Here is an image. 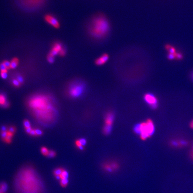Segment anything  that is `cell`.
Segmentation results:
<instances>
[{"label": "cell", "mask_w": 193, "mask_h": 193, "mask_svg": "<svg viewBox=\"0 0 193 193\" xmlns=\"http://www.w3.org/2000/svg\"><path fill=\"white\" fill-rule=\"evenodd\" d=\"M59 55L60 56H65V55L66 54V51L64 48H62L61 50L60 51L59 53Z\"/></svg>", "instance_id": "37"}, {"label": "cell", "mask_w": 193, "mask_h": 193, "mask_svg": "<svg viewBox=\"0 0 193 193\" xmlns=\"http://www.w3.org/2000/svg\"><path fill=\"white\" fill-rule=\"evenodd\" d=\"M6 101V96L3 94H0V105L2 106Z\"/></svg>", "instance_id": "24"}, {"label": "cell", "mask_w": 193, "mask_h": 193, "mask_svg": "<svg viewBox=\"0 0 193 193\" xmlns=\"http://www.w3.org/2000/svg\"><path fill=\"white\" fill-rule=\"evenodd\" d=\"M114 115L111 112H109L106 115L105 117V125L111 126H112V124L114 120Z\"/></svg>", "instance_id": "11"}, {"label": "cell", "mask_w": 193, "mask_h": 193, "mask_svg": "<svg viewBox=\"0 0 193 193\" xmlns=\"http://www.w3.org/2000/svg\"><path fill=\"white\" fill-rule=\"evenodd\" d=\"M0 193H1V192H0Z\"/></svg>", "instance_id": "45"}, {"label": "cell", "mask_w": 193, "mask_h": 193, "mask_svg": "<svg viewBox=\"0 0 193 193\" xmlns=\"http://www.w3.org/2000/svg\"><path fill=\"white\" fill-rule=\"evenodd\" d=\"M1 131H7V128L6 126H3L1 128Z\"/></svg>", "instance_id": "41"}, {"label": "cell", "mask_w": 193, "mask_h": 193, "mask_svg": "<svg viewBox=\"0 0 193 193\" xmlns=\"http://www.w3.org/2000/svg\"><path fill=\"white\" fill-rule=\"evenodd\" d=\"M3 107H4V108H8L10 106V103L9 102H8V101H6V102L2 106Z\"/></svg>", "instance_id": "40"}, {"label": "cell", "mask_w": 193, "mask_h": 193, "mask_svg": "<svg viewBox=\"0 0 193 193\" xmlns=\"http://www.w3.org/2000/svg\"><path fill=\"white\" fill-rule=\"evenodd\" d=\"M1 76L3 79H6L8 77L7 72H1Z\"/></svg>", "instance_id": "34"}, {"label": "cell", "mask_w": 193, "mask_h": 193, "mask_svg": "<svg viewBox=\"0 0 193 193\" xmlns=\"http://www.w3.org/2000/svg\"><path fill=\"white\" fill-rule=\"evenodd\" d=\"M13 135H14L13 134L11 133L8 131V135H7V137L6 138L5 142H6V143H8V144L10 143L11 142Z\"/></svg>", "instance_id": "22"}, {"label": "cell", "mask_w": 193, "mask_h": 193, "mask_svg": "<svg viewBox=\"0 0 193 193\" xmlns=\"http://www.w3.org/2000/svg\"><path fill=\"white\" fill-rule=\"evenodd\" d=\"M190 126L191 128L193 129V120L190 123Z\"/></svg>", "instance_id": "43"}, {"label": "cell", "mask_w": 193, "mask_h": 193, "mask_svg": "<svg viewBox=\"0 0 193 193\" xmlns=\"http://www.w3.org/2000/svg\"><path fill=\"white\" fill-rule=\"evenodd\" d=\"M20 2H22V4H23V6L26 5L25 6L27 8V6H28L29 5V8H31V7H33V8H39L41 4L44 3L45 0H19Z\"/></svg>", "instance_id": "8"}, {"label": "cell", "mask_w": 193, "mask_h": 193, "mask_svg": "<svg viewBox=\"0 0 193 193\" xmlns=\"http://www.w3.org/2000/svg\"><path fill=\"white\" fill-rule=\"evenodd\" d=\"M8 135V131H1V139L5 141L6 138L7 137Z\"/></svg>", "instance_id": "26"}, {"label": "cell", "mask_w": 193, "mask_h": 193, "mask_svg": "<svg viewBox=\"0 0 193 193\" xmlns=\"http://www.w3.org/2000/svg\"><path fill=\"white\" fill-rule=\"evenodd\" d=\"M102 168L107 173H113L119 169V165L116 161L107 162L102 165Z\"/></svg>", "instance_id": "6"}, {"label": "cell", "mask_w": 193, "mask_h": 193, "mask_svg": "<svg viewBox=\"0 0 193 193\" xmlns=\"http://www.w3.org/2000/svg\"><path fill=\"white\" fill-rule=\"evenodd\" d=\"M14 183L18 193H43L44 191L43 182L32 167L21 169L15 177Z\"/></svg>", "instance_id": "1"}, {"label": "cell", "mask_w": 193, "mask_h": 193, "mask_svg": "<svg viewBox=\"0 0 193 193\" xmlns=\"http://www.w3.org/2000/svg\"><path fill=\"white\" fill-rule=\"evenodd\" d=\"M28 104L33 114L39 119L50 121L57 114L56 108L46 96H34L28 101Z\"/></svg>", "instance_id": "2"}, {"label": "cell", "mask_w": 193, "mask_h": 193, "mask_svg": "<svg viewBox=\"0 0 193 193\" xmlns=\"http://www.w3.org/2000/svg\"><path fill=\"white\" fill-rule=\"evenodd\" d=\"M60 185L62 187L65 188L68 186L69 184V179H65L60 180Z\"/></svg>", "instance_id": "21"}, {"label": "cell", "mask_w": 193, "mask_h": 193, "mask_svg": "<svg viewBox=\"0 0 193 193\" xmlns=\"http://www.w3.org/2000/svg\"><path fill=\"white\" fill-rule=\"evenodd\" d=\"M47 61L50 63H53L54 61V56H51V54H49L47 57Z\"/></svg>", "instance_id": "31"}, {"label": "cell", "mask_w": 193, "mask_h": 193, "mask_svg": "<svg viewBox=\"0 0 193 193\" xmlns=\"http://www.w3.org/2000/svg\"><path fill=\"white\" fill-rule=\"evenodd\" d=\"M190 78L191 79V80L193 82V70L191 71V72H190Z\"/></svg>", "instance_id": "42"}, {"label": "cell", "mask_w": 193, "mask_h": 193, "mask_svg": "<svg viewBox=\"0 0 193 193\" xmlns=\"http://www.w3.org/2000/svg\"><path fill=\"white\" fill-rule=\"evenodd\" d=\"M191 157H192V158L193 159V147H192V151H191Z\"/></svg>", "instance_id": "44"}, {"label": "cell", "mask_w": 193, "mask_h": 193, "mask_svg": "<svg viewBox=\"0 0 193 193\" xmlns=\"http://www.w3.org/2000/svg\"><path fill=\"white\" fill-rule=\"evenodd\" d=\"M62 48H62V46L61 44L60 43H56V44H54L52 49L56 51L58 53H59L60 51L61 50Z\"/></svg>", "instance_id": "20"}, {"label": "cell", "mask_w": 193, "mask_h": 193, "mask_svg": "<svg viewBox=\"0 0 193 193\" xmlns=\"http://www.w3.org/2000/svg\"><path fill=\"white\" fill-rule=\"evenodd\" d=\"M112 130V126H111L105 125L103 128L104 133L106 135L109 134Z\"/></svg>", "instance_id": "19"}, {"label": "cell", "mask_w": 193, "mask_h": 193, "mask_svg": "<svg viewBox=\"0 0 193 193\" xmlns=\"http://www.w3.org/2000/svg\"><path fill=\"white\" fill-rule=\"evenodd\" d=\"M165 50L168 51V53L175 54L177 52L176 48L173 46L169 44H167L165 45Z\"/></svg>", "instance_id": "12"}, {"label": "cell", "mask_w": 193, "mask_h": 193, "mask_svg": "<svg viewBox=\"0 0 193 193\" xmlns=\"http://www.w3.org/2000/svg\"><path fill=\"white\" fill-rule=\"evenodd\" d=\"M167 58L169 60H175V55L173 53H168L167 55Z\"/></svg>", "instance_id": "25"}, {"label": "cell", "mask_w": 193, "mask_h": 193, "mask_svg": "<svg viewBox=\"0 0 193 193\" xmlns=\"http://www.w3.org/2000/svg\"><path fill=\"white\" fill-rule=\"evenodd\" d=\"M85 90V85L83 82L76 81L72 83L69 87L68 94L72 98H79L82 95Z\"/></svg>", "instance_id": "5"}, {"label": "cell", "mask_w": 193, "mask_h": 193, "mask_svg": "<svg viewBox=\"0 0 193 193\" xmlns=\"http://www.w3.org/2000/svg\"><path fill=\"white\" fill-rule=\"evenodd\" d=\"M16 79L20 82L21 84H23V82H24L23 78L21 75L17 76Z\"/></svg>", "instance_id": "36"}, {"label": "cell", "mask_w": 193, "mask_h": 193, "mask_svg": "<svg viewBox=\"0 0 193 193\" xmlns=\"http://www.w3.org/2000/svg\"><path fill=\"white\" fill-rule=\"evenodd\" d=\"M56 154V153L55 151H54L50 150L49 151V153H48L47 157L49 158H54V157H55Z\"/></svg>", "instance_id": "29"}, {"label": "cell", "mask_w": 193, "mask_h": 193, "mask_svg": "<svg viewBox=\"0 0 193 193\" xmlns=\"http://www.w3.org/2000/svg\"><path fill=\"white\" fill-rule=\"evenodd\" d=\"M30 135H32V136H36L35 129H32V131H31V132L30 133Z\"/></svg>", "instance_id": "39"}, {"label": "cell", "mask_w": 193, "mask_h": 193, "mask_svg": "<svg viewBox=\"0 0 193 193\" xmlns=\"http://www.w3.org/2000/svg\"><path fill=\"white\" fill-rule=\"evenodd\" d=\"M12 83H13L14 86H15V87H20L21 85V84L20 83V82H19L16 79H15L13 80V81H12Z\"/></svg>", "instance_id": "30"}, {"label": "cell", "mask_w": 193, "mask_h": 193, "mask_svg": "<svg viewBox=\"0 0 193 193\" xmlns=\"http://www.w3.org/2000/svg\"><path fill=\"white\" fill-rule=\"evenodd\" d=\"M23 125H24V128H25L31 127L30 122H29V120L27 119L24 120V121H23Z\"/></svg>", "instance_id": "27"}, {"label": "cell", "mask_w": 193, "mask_h": 193, "mask_svg": "<svg viewBox=\"0 0 193 193\" xmlns=\"http://www.w3.org/2000/svg\"><path fill=\"white\" fill-rule=\"evenodd\" d=\"M49 151L48 150V149L46 147H42L41 149V152L42 154L44 156H47L48 153H49Z\"/></svg>", "instance_id": "23"}, {"label": "cell", "mask_w": 193, "mask_h": 193, "mask_svg": "<svg viewBox=\"0 0 193 193\" xmlns=\"http://www.w3.org/2000/svg\"><path fill=\"white\" fill-rule=\"evenodd\" d=\"M8 185L6 183H0V192L5 193L7 191Z\"/></svg>", "instance_id": "16"}, {"label": "cell", "mask_w": 193, "mask_h": 193, "mask_svg": "<svg viewBox=\"0 0 193 193\" xmlns=\"http://www.w3.org/2000/svg\"><path fill=\"white\" fill-rule=\"evenodd\" d=\"M175 60H178V61H180L182 60L183 59L184 56L183 54L181 52H176L175 53Z\"/></svg>", "instance_id": "18"}, {"label": "cell", "mask_w": 193, "mask_h": 193, "mask_svg": "<svg viewBox=\"0 0 193 193\" xmlns=\"http://www.w3.org/2000/svg\"><path fill=\"white\" fill-rule=\"evenodd\" d=\"M32 130V128H31V127H30V128H25V131L27 134H30V133H31V132Z\"/></svg>", "instance_id": "38"}, {"label": "cell", "mask_w": 193, "mask_h": 193, "mask_svg": "<svg viewBox=\"0 0 193 193\" xmlns=\"http://www.w3.org/2000/svg\"><path fill=\"white\" fill-rule=\"evenodd\" d=\"M110 29V25L107 18L103 15H98L91 19L88 31L91 37L100 39L107 35Z\"/></svg>", "instance_id": "3"}, {"label": "cell", "mask_w": 193, "mask_h": 193, "mask_svg": "<svg viewBox=\"0 0 193 193\" xmlns=\"http://www.w3.org/2000/svg\"><path fill=\"white\" fill-rule=\"evenodd\" d=\"M69 173L68 171L64 169L60 176L59 180H60L65 179H68L69 178Z\"/></svg>", "instance_id": "17"}, {"label": "cell", "mask_w": 193, "mask_h": 193, "mask_svg": "<svg viewBox=\"0 0 193 193\" xmlns=\"http://www.w3.org/2000/svg\"><path fill=\"white\" fill-rule=\"evenodd\" d=\"M63 169H63V168H56L54 170L53 174L57 179L59 180V179H60V176Z\"/></svg>", "instance_id": "13"}, {"label": "cell", "mask_w": 193, "mask_h": 193, "mask_svg": "<svg viewBox=\"0 0 193 193\" xmlns=\"http://www.w3.org/2000/svg\"><path fill=\"white\" fill-rule=\"evenodd\" d=\"M134 131L136 134L139 135L143 140H145L154 133V124L151 120L149 119L145 122L136 125Z\"/></svg>", "instance_id": "4"}, {"label": "cell", "mask_w": 193, "mask_h": 193, "mask_svg": "<svg viewBox=\"0 0 193 193\" xmlns=\"http://www.w3.org/2000/svg\"><path fill=\"white\" fill-rule=\"evenodd\" d=\"M16 131V128L15 126H11L8 128V131L13 134L15 133Z\"/></svg>", "instance_id": "33"}, {"label": "cell", "mask_w": 193, "mask_h": 193, "mask_svg": "<svg viewBox=\"0 0 193 193\" xmlns=\"http://www.w3.org/2000/svg\"><path fill=\"white\" fill-rule=\"evenodd\" d=\"M7 69L6 68L3 62L0 63V71L1 72H7Z\"/></svg>", "instance_id": "28"}, {"label": "cell", "mask_w": 193, "mask_h": 193, "mask_svg": "<svg viewBox=\"0 0 193 193\" xmlns=\"http://www.w3.org/2000/svg\"><path fill=\"white\" fill-rule=\"evenodd\" d=\"M109 56L108 54H103L99 58H97L95 60V63L97 65L101 66L104 65L109 60Z\"/></svg>", "instance_id": "10"}, {"label": "cell", "mask_w": 193, "mask_h": 193, "mask_svg": "<svg viewBox=\"0 0 193 193\" xmlns=\"http://www.w3.org/2000/svg\"><path fill=\"white\" fill-rule=\"evenodd\" d=\"M45 19L46 21L49 23L50 25L52 26L55 28L58 29L60 27V25L59 22L55 17L51 15H46L45 17Z\"/></svg>", "instance_id": "9"}, {"label": "cell", "mask_w": 193, "mask_h": 193, "mask_svg": "<svg viewBox=\"0 0 193 193\" xmlns=\"http://www.w3.org/2000/svg\"><path fill=\"white\" fill-rule=\"evenodd\" d=\"M35 131L36 136H41L43 135V132L41 130L39 129H35Z\"/></svg>", "instance_id": "35"}, {"label": "cell", "mask_w": 193, "mask_h": 193, "mask_svg": "<svg viewBox=\"0 0 193 193\" xmlns=\"http://www.w3.org/2000/svg\"><path fill=\"white\" fill-rule=\"evenodd\" d=\"M3 63L7 69H11L10 62H9V61H7V60H5V61H3Z\"/></svg>", "instance_id": "32"}, {"label": "cell", "mask_w": 193, "mask_h": 193, "mask_svg": "<svg viewBox=\"0 0 193 193\" xmlns=\"http://www.w3.org/2000/svg\"><path fill=\"white\" fill-rule=\"evenodd\" d=\"M11 69H15L19 65V60L17 58H13L10 62Z\"/></svg>", "instance_id": "15"}, {"label": "cell", "mask_w": 193, "mask_h": 193, "mask_svg": "<svg viewBox=\"0 0 193 193\" xmlns=\"http://www.w3.org/2000/svg\"><path fill=\"white\" fill-rule=\"evenodd\" d=\"M86 143H87V142H86V140L85 139L81 138V139L76 141V145L77 148L81 146L84 147L86 145Z\"/></svg>", "instance_id": "14"}, {"label": "cell", "mask_w": 193, "mask_h": 193, "mask_svg": "<svg viewBox=\"0 0 193 193\" xmlns=\"http://www.w3.org/2000/svg\"><path fill=\"white\" fill-rule=\"evenodd\" d=\"M144 99L147 103L154 109L158 107V99L153 94H146L144 96Z\"/></svg>", "instance_id": "7"}]
</instances>
